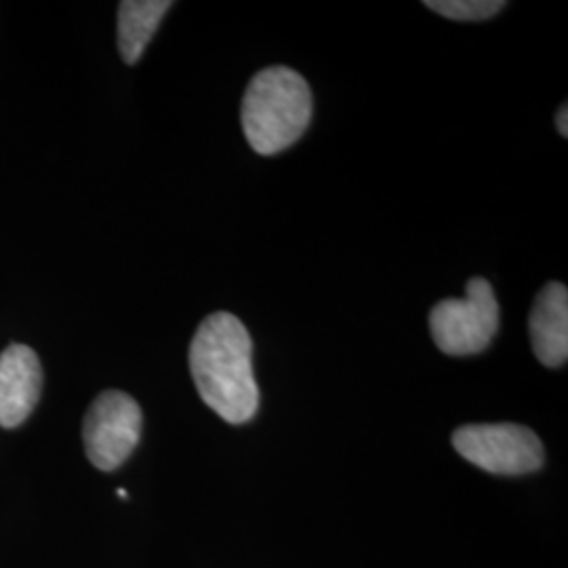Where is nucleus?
<instances>
[{
    "label": "nucleus",
    "instance_id": "obj_5",
    "mask_svg": "<svg viewBox=\"0 0 568 568\" xmlns=\"http://www.w3.org/2000/svg\"><path fill=\"white\" fill-rule=\"evenodd\" d=\"M140 436L142 408L124 392H103L84 415V450L91 464L103 471L121 467L138 447Z\"/></svg>",
    "mask_w": 568,
    "mask_h": 568
},
{
    "label": "nucleus",
    "instance_id": "obj_1",
    "mask_svg": "<svg viewBox=\"0 0 568 568\" xmlns=\"http://www.w3.org/2000/svg\"><path fill=\"white\" fill-rule=\"evenodd\" d=\"M190 371L204 405L224 422L241 426L255 417L260 387L253 373V342L230 312L206 316L192 344Z\"/></svg>",
    "mask_w": 568,
    "mask_h": 568
},
{
    "label": "nucleus",
    "instance_id": "obj_10",
    "mask_svg": "<svg viewBox=\"0 0 568 568\" xmlns=\"http://www.w3.org/2000/svg\"><path fill=\"white\" fill-rule=\"evenodd\" d=\"M556 126H558V133L562 135V138H568V108L567 103L558 110V114H556Z\"/></svg>",
    "mask_w": 568,
    "mask_h": 568
},
{
    "label": "nucleus",
    "instance_id": "obj_3",
    "mask_svg": "<svg viewBox=\"0 0 568 568\" xmlns=\"http://www.w3.org/2000/svg\"><path fill=\"white\" fill-rule=\"evenodd\" d=\"M429 328L438 349L448 356H471L487 349L499 328V304L487 278H469L464 300L434 305Z\"/></svg>",
    "mask_w": 568,
    "mask_h": 568
},
{
    "label": "nucleus",
    "instance_id": "obj_6",
    "mask_svg": "<svg viewBox=\"0 0 568 568\" xmlns=\"http://www.w3.org/2000/svg\"><path fill=\"white\" fill-rule=\"evenodd\" d=\"M42 366L28 345H9L0 354V426L11 429L30 417L41 398Z\"/></svg>",
    "mask_w": 568,
    "mask_h": 568
},
{
    "label": "nucleus",
    "instance_id": "obj_7",
    "mask_svg": "<svg viewBox=\"0 0 568 568\" xmlns=\"http://www.w3.org/2000/svg\"><path fill=\"white\" fill-rule=\"evenodd\" d=\"M528 331L539 363L558 368L568 358V288L562 283H549L539 291Z\"/></svg>",
    "mask_w": 568,
    "mask_h": 568
},
{
    "label": "nucleus",
    "instance_id": "obj_9",
    "mask_svg": "<svg viewBox=\"0 0 568 568\" xmlns=\"http://www.w3.org/2000/svg\"><path fill=\"white\" fill-rule=\"evenodd\" d=\"M427 9L455 21H485L506 9L504 0H427Z\"/></svg>",
    "mask_w": 568,
    "mask_h": 568
},
{
    "label": "nucleus",
    "instance_id": "obj_4",
    "mask_svg": "<svg viewBox=\"0 0 568 568\" xmlns=\"http://www.w3.org/2000/svg\"><path fill=\"white\" fill-rule=\"evenodd\" d=\"M453 447L469 464L499 476H523L544 466V445L532 429L516 424L459 427Z\"/></svg>",
    "mask_w": 568,
    "mask_h": 568
},
{
    "label": "nucleus",
    "instance_id": "obj_2",
    "mask_svg": "<svg viewBox=\"0 0 568 568\" xmlns=\"http://www.w3.org/2000/svg\"><path fill=\"white\" fill-rule=\"evenodd\" d=\"M244 138L262 154L274 156L297 142L312 121V91L304 77L286 65L257 72L241 105Z\"/></svg>",
    "mask_w": 568,
    "mask_h": 568
},
{
    "label": "nucleus",
    "instance_id": "obj_8",
    "mask_svg": "<svg viewBox=\"0 0 568 568\" xmlns=\"http://www.w3.org/2000/svg\"><path fill=\"white\" fill-rule=\"evenodd\" d=\"M171 7L169 0H124L119 4V51L129 65L142 60Z\"/></svg>",
    "mask_w": 568,
    "mask_h": 568
}]
</instances>
